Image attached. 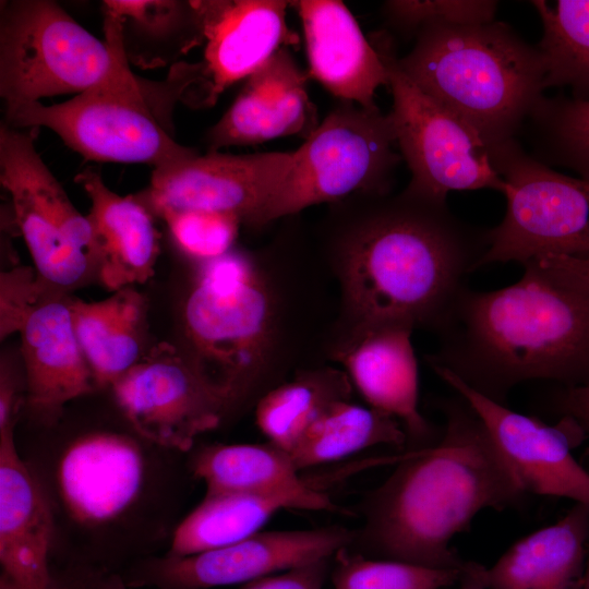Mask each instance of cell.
<instances>
[{
	"label": "cell",
	"instance_id": "6da1fadb",
	"mask_svg": "<svg viewBox=\"0 0 589 589\" xmlns=\"http://www.w3.org/2000/svg\"><path fill=\"white\" fill-rule=\"evenodd\" d=\"M314 244L337 287L329 354L388 327L438 330L488 248V231L459 220L446 202L353 194L328 204Z\"/></svg>",
	"mask_w": 589,
	"mask_h": 589
},
{
	"label": "cell",
	"instance_id": "d6986e66",
	"mask_svg": "<svg viewBox=\"0 0 589 589\" xmlns=\"http://www.w3.org/2000/svg\"><path fill=\"white\" fill-rule=\"evenodd\" d=\"M304 72L288 47L251 74L223 117L207 131V153L256 145L289 135L305 139L317 128Z\"/></svg>",
	"mask_w": 589,
	"mask_h": 589
},
{
	"label": "cell",
	"instance_id": "ffe728a7",
	"mask_svg": "<svg viewBox=\"0 0 589 589\" xmlns=\"http://www.w3.org/2000/svg\"><path fill=\"white\" fill-rule=\"evenodd\" d=\"M14 424L0 430V563L15 589H56L50 506L19 455Z\"/></svg>",
	"mask_w": 589,
	"mask_h": 589
},
{
	"label": "cell",
	"instance_id": "60d3db41",
	"mask_svg": "<svg viewBox=\"0 0 589 589\" xmlns=\"http://www.w3.org/2000/svg\"><path fill=\"white\" fill-rule=\"evenodd\" d=\"M459 582V589H486L481 577V565L474 562H466Z\"/></svg>",
	"mask_w": 589,
	"mask_h": 589
},
{
	"label": "cell",
	"instance_id": "7a4b0ae2",
	"mask_svg": "<svg viewBox=\"0 0 589 589\" xmlns=\"http://www.w3.org/2000/svg\"><path fill=\"white\" fill-rule=\"evenodd\" d=\"M286 233L259 254L231 250L197 263L182 308L184 349L232 406L283 383L289 370L327 359L336 318L320 290L328 271L316 248Z\"/></svg>",
	"mask_w": 589,
	"mask_h": 589
},
{
	"label": "cell",
	"instance_id": "7c38bea8",
	"mask_svg": "<svg viewBox=\"0 0 589 589\" xmlns=\"http://www.w3.org/2000/svg\"><path fill=\"white\" fill-rule=\"evenodd\" d=\"M111 387L120 410L142 437L181 452L216 429L232 407L182 349L168 342L146 350Z\"/></svg>",
	"mask_w": 589,
	"mask_h": 589
},
{
	"label": "cell",
	"instance_id": "d590c367",
	"mask_svg": "<svg viewBox=\"0 0 589 589\" xmlns=\"http://www.w3.org/2000/svg\"><path fill=\"white\" fill-rule=\"evenodd\" d=\"M46 281L29 267L2 272L0 277V337L16 333L29 305L37 299Z\"/></svg>",
	"mask_w": 589,
	"mask_h": 589
},
{
	"label": "cell",
	"instance_id": "74e56055",
	"mask_svg": "<svg viewBox=\"0 0 589 589\" xmlns=\"http://www.w3.org/2000/svg\"><path fill=\"white\" fill-rule=\"evenodd\" d=\"M57 589H122L120 577L107 575L105 569L94 566H74L65 574L56 575Z\"/></svg>",
	"mask_w": 589,
	"mask_h": 589
},
{
	"label": "cell",
	"instance_id": "b9f144b4",
	"mask_svg": "<svg viewBox=\"0 0 589 589\" xmlns=\"http://www.w3.org/2000/svg\"><path fill=\"white\" fill-rule=\"evenodd\" d=\"M582 589H589V552L587 554V562H586V569H585Z\"/></svg>",
	"mask_w": 589,
	"mask_h": 589
},
{
	"label": "cell",
	"instance_id": "8d00e7d4",
	"mask_svg": "<svg viewBox=\"0 0 589 589\" xmlns=\"http://www.w3.org/2000/svg\"><path fill=\"white\" fill-rule=\"evenodd\" d=\"M329 560H322L249 582L242 589H323Z\"/></svg>",
	"mask_w": 589,
	"mask_h": 589
},
{
	"label": "cell",
	"instance_id": "ba28073f",
	"mask_svg": "<svg viewBox=\"0 0 589 589\" xmlns=\"http://www.w3.org/2000/svg\"><path fill=\"white\" fill-rule=\"evenodd\" d=\"M389 113L339 101L293 151V165L254 228L353 194L392 192L402 159Z\"/></svg>",
	"mask_w": 589,
	"mask_h": 589
},
{
	"label": "cell",
	"instance_id": "44dd1931",
	"mask_svg": "<svg viewBox=\"0 0 589 589\" xmlns=\"http://www.w3.org/2000/svg\"><path fill=\"white\" fill-rule=\"evenodd\" d=\"M303 27L308 74L339 101L378 108L375 92L388 85L385 63L339 0L290 1Z\"/></svg>",
	"mask_w": 589,
	"mask_h": 589
},
{
	"label": "cell",
	"instance_id": "d4e9b609",
	"mask_svg": "<svg viewBox=\"0 0 589 589\" xmlns=\"http://www.w3.org/2000/svg\"><path fill=\"white\" fill-rule=\"evenodd\" d=\"M192 470L207 493L274 496L294 509L340 510L327 494L302 479L288 452L269 442L205 447L194 457Z\"/></svg>",
	"mask_w": 589,
	"mask_h": 589
},
{
	"label": "cell",
	"instance_id": "4dcf8cb0",
	"mask_svg": "<svg viewBox=\"0 0 589 589\" xmlns=\"http://www.w3.org/2000/svg\"><path fill=\"white\" fill-rule=\"evenodd\" d=\"M543 27L538 48L544 87L570 88L572 98L589 101V0H533Z\"/></svg>",
	"mask_w": 589,
	"mask_h": 589
},
{
	"label": "cell",
	"instance_id": "9c48e42d",
	"mask_svg": "<svg viewBox=\"0 0 589 589\" xmlns=\"http://www.w3.org/2000/svg\"><path fill=\"white\" fill-rule=\"evenodd\" d=\"M506 183V211L489 230L479 267L526 264L546 255L589 256V182L563 175L528 153L517 139L489 148Z\"/></svg>",
	"mask_w": 589,
	"mask_h": 589
},
{
	"label": "cell",
	"instance_id": "484cf974",
	"mask_svg": "<svg viewBox=\"0 0 589 589\" xmlns=\"http://www.w3.org/2000/svg\"><path fill=\"white\" fill-rule=\"evenodd\" d=\"M74 332L97 386H111L144 356L147 301L124 287L100 301L71 299Z\"/></svg>",
	"mask_w": 589,
	"mask_h": 589
},
{
	"label": "cell",
	"instance_id": "8fae6325",
	"mask_svg": "<svg viewBox=\"0 0 589 589\" xmlns=\"http://www.w3.org/2000/svg\"><path fill=\"white\" fill-rule=\"evenodd\" d=\"M375 48L387 70L396 144L411 172L406 189L440 203L452 191L490 189L504 195L506 183L479 133L399 69L388 40H377Z\"/></svg>",
	"mask_w": 589,
	"mask_h": 589
},
{
	"label": "cell",
	"instance_id": "e575fe53",
	"mask_svg": "<svg viewBox=\"0 0 589 589\" xmlns=\"http://www.w3.org/2000/svg\"><path fill=\"white\" fill-rule=\"evenodd\" d=\"M498 3L492 0H392L383 4L387 23L402 34H417L434 23L484 24L495 21Z\"/></svg>",
	"mask_w": 589,
	"mask_h": 589
},
{
	"label": "cell",
	"instance_id": "52a82bcc",
	"mask_svg": "<svg viewBox=\"0 0 589 589\" xmlns=\"http://www.w3.org/2000/svg\"><path fill=\"white\" fill-rule=\"evenodd\" d=\"M129 64L124 60L109 79L63 103L25 105L4 124L47 128L85 159L99 163L157 169L199 154L175 141L171 115L154 83L135 76Z\"/></svg>",
	"mask_w": 589,
	"mask_h": 589
},
{
	"label": "cell",
	"instance_id": "7402d4cb",
	"mask_svg": "<svg viewBox=\"0 0 589 589\" xmlns=\"http://www.w3.org/2000/svg\"><path fill=\"white\" fill-rule=\"evenodd\" d=\"M411 333L406 327L374 330L335 349L328 360L342 366L370 407L396 418L408 437L423 441L431 426L419 411V370Z\"/></svg>",
	"mask_w": 589,
	"mask_h": 589
},
{
	"label": "cell",
	"instance_id": "ab89813d",
	"mask_svg": "<svg viewBox=\"0 0 589 589\" xmlns=\"http://www.w3.org/2000/svg\"><path fill=\"white\" fill-rule=\"evenodd\" d=\"M541 259L567 271L589 287V256L546 255Z\"/></svg>",
	"mask_w": 589,
	"mask_h": 589
},
{
	"label": "cell",
	"instance_id": "5bb4252c",
	"mask_svg": "<svg viewBox=\"0 0 589 589\" xmlns=\"http://www.w3.org/2000/svg\"><path fill=\"white\" fill-rule=\"evenodd\" d=\"M430 365L483 423L525 493L589 505V471L570 453L586 434L574 419L564 416L555 425L545 424L483 395L449 370Z\"/></svg>",
	"mask_w": 589,
	"mask_h": 589
},
{
	"label": "cell",
	"instance_id": "e0dca14e",
	"mask_svg": "<svg viewBox=\"0 0 589 589\" xmlns=\"http://www.w3.org/2000/svg\"><path fill=\"white\" fill-rule=\"evenodd\" d=\"M147 464L139 443L121 433L92 432L73 440L56 467V488L69 517L87 528L118 521L140 500Z\"/></svg>",
	"mask_w": 589,
	"mask_h": 589
},
{
	"label": "cell",
	"instance_id": "83f0119b",
	"mask_svg": "<svg viewBox=\"0 0 589 589\" xmlns=\"http://www.w3.org/2000/svg\"><path fill=\"white\" fill-rule=\"evenodd\" d=\"M408 436L393 416L346 400L328 405L289 453L301 471L338 461L369 447H401Z\"/></svg>",
	"mask_w": 589,
	"mask_h": 589
},
{
	"label": "cell",
	"instance_id": "4fadbf2b",
	"mask_svg": "<svg viewBox=\"0 0 589 589\" xmlns=\"http://www.w3.org/2000/svg\"><path fill=\"white\" fill-rule=\"evenodd\" d=\"M354 538L356 531L340 526L259 531L218 549L141 561L122 574V580L125 586L155 589H208L249 584L332 558Z\"/></svg>",
	"mask_w": 589,
	"mask_h": 589
},
{
	"label": "cell",
	"instance_id": "f546056e",
	"mask_svg": "<svg viewBox=\"0 0 589 589\" xmlns=\"http://www.w3.org/2000/svg\"><path fill=\"white\" fill-rule=\"evenodd\" d=\"M284 508H290L288 503L274 496L206 492L175 530L167 555H192L244 540Z\"/></svg>",
	"mask_w": 589,
	"mask_h": 589
},
{
	"label": "cell",
	"instance_id": "7bdbcfd3",
	"mask_svg": "<svg viewBox=\"0 0 589 589\" xmlns=\"http://www.w3.org/2000/svg\"><path fill=\"white\" fill-rule=\"evenodd\" d=\"M0 589H15V587L12 585V582L8 578L1 575Z\"/></svg>",
	"mask_w": 589,
	"mask_h": 589
},
{
	"label": "cell",
	"instance_id": "277c9868",
	"mask_svg": "<svg viewBox=\"0 0 589 589\" xmlns=\"http://www.w3.org/2000/svg\"><path fill=\"white\" fill-rule=\"evenodd\" d=\"M435 446L401 454L393 473L366 498L356 532L369 551L434 568L466 562L450 540L486 508L504 509L526 494L485 426L461 399L446 408Z\"/></svg>",
	"mask_w": 589,
	"mask_h": 589
},
{
	"label": "cell",
	"instance_id": "1f68e13d",
	"mask_svg": "<svg viewBox=\"0 0 589 589\" xmlns=\"http://www.w3.org/2000/svg\"><path fill=\"white\" fill-rule=\"evenodd\" d=\"M524 130L534 158L570 169L589 182V101L544 96Z\"/></svg>",
	"mask_w": 589,
	"mask_h": 589
},
{
	"label": "cell",
	"instance_id": "8992f818",
	"mask_svg": "<svg viewBox=\"0 0 589 589\" xmlns=\"http://www.w3.org/2000/svg\"><path fill=\"white\" fill-rule=\"evenodd\" d=\"M104 16L101 41L55 1H1L0 96L5 119L45 97L82 94L128 60L117 21Z\"/></svg>",
	"mask_w": 589,
	"mask_h": 589
},
{
	"label": "cell",
	"instance_id": "ac0fdd59",
	"mask_svg": "<svg viewBox=\"0 0 589 589\" xmlns=\"http://www.w3.org/2000/svg\"><path fill=\"white\" fill-rule=\"evenodd\" d=\"M68 291L45 284L17 332L26 371L27 401L45 418H56L71 400L97 386L77 341Z\"/></svg>",
	"mask_w": 589,
	"mask_h": 589
},
{
	"label": "cell",
	"instance_id": "30bf717a",
	"mask_svg": "<svg viewBox=\"0 0 589 589\" xmlns=\"http://www.w3.org/2000/svg\"><path fill=\"white\" fill-rule=\"evenodd\" d=\"M35 129L0 128V182L37 275L69 291L96 276L94 233L35 147Z\"/></svg>",
	"mask_w": 589,
	"mask_h": 589
},
{
	"label": "cell",
	"instance_id": "603a6c76",
	"mask_svg": "<svg viewBox=\"0 0 589 589\" xmlns=\"http://www.w3.org/2000/svg\"><path fill=\"white\" fill-rule=\"evenodd\" d=\"M74 179L91 201L86 216L94 233L99 281L111 291L146 283L154 275L159 254L152 212L137 196L110 190L92 168Z\"/></svg>",
	"mask_w": 589,
	"mask_h": 589
},
{
	"label": "cell",
	"instance_id": "5b68a950",
	"mask_svg": "<svg viewBox=\"0 0 589 589\" xmlns=\"http://www.w3.org/2000/svg\"><path fill=\"white\" fill-rule=\"evenodd\" d=\"M397 63L423 93L468 122L488 148L517 139L544 98L541 51L504 22L428 24Z\"/></svg>",
	"mask_w": 589,
	"mask_h": 589
},
{
	"label": "cell",
	"instance_id": "f35d334b",
	"mask_svg": "<svg viewBox=\"0 0 589 589\" xmlns=\"http://www.w3.org/2000/svg\"><path fill=\"white\" fill-rule=\"evenodd\" d=\"M557 400L560 411L574 419L589 435V382L566 387Z\"/></svg>",
	"mask_w": 589,
	"mask_h": 589
},
{
	"label": "cell",
	"instance_id": "cb8c5ba5",
	"mask_svg": "<svg viewBox=\"0 0 589 589\" xmlns=\"http://www.w3.org/2000/svg\"><path fill=\"white\" fill-rule=\"evenodd\" d=\"M589 505L576 503L555 524L514 543L491 567L481 565L486 589H582Z\"/></svg>",
	"mask_w": 589,
	"mask_h": 589
},
{
	"label": "cell",
	"instance_id": "836d02e7",
	"mask_svg": "<svg viewBox=\"0 0 589 589\" xmlns=\"http://www.w3.org/2000/svg\"><path fill=\"white\" fill-rule=\"evenodd\" d=\"M154 214L164 219L177 248L196 263L233 250L242 226L235 215L205 209L164 208Z\"/></svg>",
	"mask_w": 589,
	"mask_h": 589
},
{
	"label": "cell",
	"instance_id": "d6a6232c",
	"mask_svg": "<svg viewBox=\"0 0 589 589\" xmlns=\"http://www.w3.org/2000/svg\"><path fill=\"white\" fill-rule=\"evenodd\" d=\"M334 589H442L459 581L462 568H434L397 560H372L346 549L336 555Z\"/></svg>",
	"mask_w": 589,
	"mask_h": 589
},
{
	"label": "cell",
	"instance_id": "3957f363",
	"mask_svg": "<svg viewBox=\"0 0 589 589\" xmlns=\"http://www.w3.org/2000/svg\"><path fill=\"white\" fill-rule=\"evenodd\" d=\"M524 266L507 287H466L437 330L440 350L428 357L498 402L526 381L589 382V287L544 259Z\"/></svg>",
	"mask_w": 589,
	"mask_h": 589
},
{
	"label": "cell",
	"instance_id": "2e32d148",
	"mask_svg": "<svg viewBox=\"0 0 589 589\" xmlns=\"http://www.w3.org/2000/svg\"><path fill=\"white\" fill-rule=\"evenodd\" d=\"M203 21L204 55L183 103L211 107L232 84L247 80L279 49L296 45L285 0H196Z\"/></svg>",
	"mask_w": 589,
	"mask_h": 589
},
{
	"label": "cell",
	"instance_id": "9a60e30c",
	"mask_svg": "<svg viewBox=\"0 0 589 589\" xmlns=\"http://www.w3.org/2000/svg\"><path fill=\"white\" fill-rule=\"evenodd\" d=\"M292 165L293 152L196 154L153 169L148 188L136 196L152 213L205 209L235 215L254 228Z\"/></svg>",
	"mask_w": 589,
	"mask_h": 589
},
{
	"label": "cell",
	"instance_id": "4316f807",
	"mask_svg": "<svg viewBox=\"0 0 589 589\" xmlns=\"http://www.w3.org/2000/svg\"><path fill=\"white\" fill-rule=\"evenodd\" d=\"M101 8L118 23L129 63L140 69L175 65L204 44L196 0H105Z\"/></svg>",
	"mask_w": 589,
	"mask_h": 589
},
{
	"label": "cell",
	"instance_id": "f1b7e54d",
	"mask_svg": "<svg viewBox=\"0 0 589 589\" xmlns=\"http://www.w3.org/2000/svg\"><path fill=\"white\" fill-rule=\"evenodd\" d=\"M352 388L342 369H300L259 398L255 422L269 443L290 453L309 424L332 402L350 399Z\"/></svg>",
	"mask_w": 589,
	"mask_h": 589
}]
</instances>
